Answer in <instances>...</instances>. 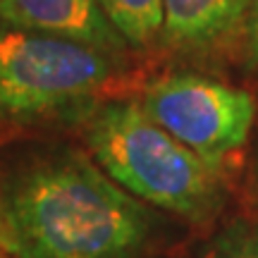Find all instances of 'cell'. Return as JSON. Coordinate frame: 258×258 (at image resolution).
Masks as SVG:
<instances>
[{
	"label": "cell",
	"instance_id": "obj_7",
	"mask_svg": "<svg viewBox=\"0 0 258 258\" xmlns=\"http://www.w3.org/2000/svg\"><path fill=\"white\" fill-rule=\"evenodd\" d=\"M127 46H151L163 36V0H96Z\"/></svg>",
	"mask_w": 258,
	"mask_h": 258
},
{
	"label": "cell",
	"instance_id": "obj_4",
	"mask_svg": "<svg viewBox=\"0 0 258 258\" xmlns=\"http://www.w3.org/2000/svg\"><path fill=\"white\" fill-rule=\"evenodd\" d=\"M141 108L158 127L213 165L244 148L256 105L246 91L201 74H170L148 84Z\"/></svg>",
	"mask_w": 258,
	"mask_h": 258
},
{
	"label": "cell",
	"instance_id": "obj_8",
	"mask_svg": "<svg viewBox=\"0 0 258 258\" xmlns=\"http://www.w3.org/2000/svg\"><path fill=\"white\" fill-rule=\"evenodd\" d=\"M196 258H258V218H237L206 241Z\"/></svg>",
	"mask_w": 258,
	"mask_h": 258
},
{
	"label": "cell",
	"instance_id": "obj_2",
	"mask_svg": "<svg viewBox=\"0 0 258 258\" xmlns=\"http://www.w3.org/2000/svg\"><path fill=\"white\" fill-rule=\"evenodd\" d=\"M86 144L93 163L139 201L206 222L227 199L225 167L213 165L148 117L141 103L112 101L91 112Z\"/></svg>",
	"mask_w": 258,
	"mask_h": 258
},
{
	"label": "cell",
	"instance_id": "obj_3",
	"mask_svg": "<svg viewBox=\"0 0 258 258\" xmlns=\"http://www.w3.org/2000/svg\"><path fill=\"white\" fill-rule=\"evenodd\" d=\"M103 48L0 24V122L34 124L84 110L112 79Z\"/></svg>",
	"mask_w": 258,
	"mask_h": 258
},
{
	"label": "cell",
	"instance_id": "obj_9",
	"mask_svg": "<svg viewBox=\"0 0 258 258\" xmlns=\"http://www.w3.org/2000/svg\"><path fill=\"white\" fill-rule=\"evenodd\" d=\"M244 36H246V57L258 67V0H251V8L244 19Z\"/></svg>",
	"mask_w": 258,
	"mask_h": 258
},
{
	"label": "cell",
	"instance_id": "obj_5",
	"mask_svg": "<svg viewBox=\"0 0 258 258\" xmlns=\"http://www.w3.org/2000/svg\"><path fill=\"white\" fill-rule=\"evenodd\" d=\"M0 22L5 27L84 41L108 53L127 48V41L115 31L96 0H0Z\"/></svg>",
	"mask_w": 258,
	"mask_h": 258
},
{
	"label": "cell",
	"instance_id": "obj_6",
	"mask_svg": "<svg viewBox=\"0 0 258 258\" xmlns=\"http://www.w3.org/2000/svg\"><path fill=\"white\" fill-rule=\"evenodd\" d=\"M251 0H163V38L191 53L227 43L244 27Z\"/></svg>",
	"mask_w": 258,
	"mask_h": 258
},
{
	"label": "cell",
	"instance_id": "obj_1",
	"mask_svg": "<svg viewBox=\"0 0 258 258\" xmlns=\"http://www.w3.org/2000/svg\"><path fill=\"white\" fill-rule=\"evenodd\" d=\"M151 234L141 201L72 148L34 158L0 199V241L17 258H137Z\"/></svg>",
	"mask_w": 258,
	"mask_h": 258
}]
</instances>
